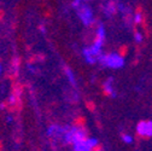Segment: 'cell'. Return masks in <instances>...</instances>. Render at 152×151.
<instances>
[{
    "mask_svg": "<svg viewBox=\"0 0 152 151\" xmlns=\"http://www.w3.org/2000/svg\"><path fill=\"white\" fill-rule=\"evenodd\" d=\"M135 140H148L152 138V121L151 120H141L137 125Z\"/></svg>",
    "mask_w": 152,
    "mask_h": 151,
    "instance_id": "cell-1",
    "label": "cell"
},
{
    "mask_svg": "<svg viewBox=\"0 0 152 151\" xmlns=\"http://www.w3.org/2000/svg\"><path fill=\"white\" fill-rule=\"evenodd\" d=\"M86 116L83 115H77V116H75L74 120H72V127L75 129H79V128H85L86 127Z\"/></svg>",
    "mask_w": 152,
    "mask_h": 151,
    "instance_id": "cell-2",
    "label": "cell"
},
{
    "mask_svg": "<svg viewBox=\"0 0 152 151\" xmlns=\"http://www.w3.org/2000/svg\"><path fill=\"white\" fill-rule=\"evenodd\" d=\"M44 59H45V54L44 53H34L27 59V63L29 65H31V64H36L37 62H42Z\"/></svg>",
    "mask_w": 152,
    "mask_h": 151,
    "instance_id": "cell-3",
    "label": "cell"
},
{
    "mask_svg": "<svg viewBox=\"0 0 152 151\" xmlns=\"http://www.w3.org/2000/svg\"><path fill=\"white\" fill-rule=\"evenodd\" d=\"M128 53H129V46H128L127 44L121 45V46L118 47V50H117V56H118L120 58H122V59H124V58L127 57Z\"/></svg>",
    "mask_w": 152,
    "mask_h": 151,
    "instance_id": "cell-4",
    "label": "cell"
},
{
    "mask_svg": "<svg viewBox=\"0 0 152 151\" xmlns=\"http://www.w3.org/2000/svg\"><path fill=\"white\" fill-rule=\"evenodd\" d=\"M104 147L100 143H94V141H91L88 147H87V151H103Z\"/></svg>",
    "mask_w": 152,
    "mask_h": 151,
    "instance_id": "cell-5",
    "label": "cell"
},
{
    "mask_svg": "<svg viewBox=\"0 0 152 151\" xmlns=\"http://www.w3.org/2000/svg\"><path fill=\"white\" fill-rule=\"evenodd\" d=\"M85 106L91 112H94V111H96V109H97V104L94 103V100H86L85 102Z\"/></svg>",
    "mask_w": 152,
    "mask_h": 151,
    "instance_id": "cell-6",
    "label": "cell"
},
{
    "mask_svg": "<svg viewBox=\"0 0 152 151\" xmlns=\"http://www.w3.org/2000/svg\"><path fill=\"white\" fill-rule=\"evenodd\" d=\"M107 11L111 13H116L117 12V3L115 0H111V1L107 4Z\"/></svg>",
    "mask_w": 152,
    "mask_h": 151,
    "instance_id": "cell-7",
    "label": "cell"
},
{
    "mask_svg": "<svg viewBox=\"0 0 152 151\" xmlns=\"http://www.w3.org/2000/svg\"><path fill=\"white\" fill-rule=\"evenodd\" d=\"M102 94H103L104 97H111V96H112V89H111L109 86L103 85V86H102Z\"/></svg>",
    "mask_w": 152,
    "mask_h": 151,
    "instance_id": "cell-8",
    "label": "cell"
},
{
    "mask_svg": "<svg viewBox=\"0 0 152 151\" xmlns=\"http://www.w3.org/2000/svg\"><path fill=\"white\" fill-rule=\"evenodd\" d=\"M4 17H5V11L0 7V22H1L4 20Z\"/></svg>",
    "mask_w": 152,
    "mask_h": 151,
    "instance_id": "cell-9",
    "label": "cell"
},
{
    "mask_svg": "<svg viewBox=\"0 0 152 151\" xmlns=\"http://www.w3.org/2000/svg\"><path fill=\"white\" fill-rule=\"evenodd\" d=\"M0 151H4V143L1 139H0Z\"/></svg>",
    "mask_w": 152,
    "mask_h": 151,
    "instance_id": "cell-10",
    "label": "cell"
}]
</instances>
